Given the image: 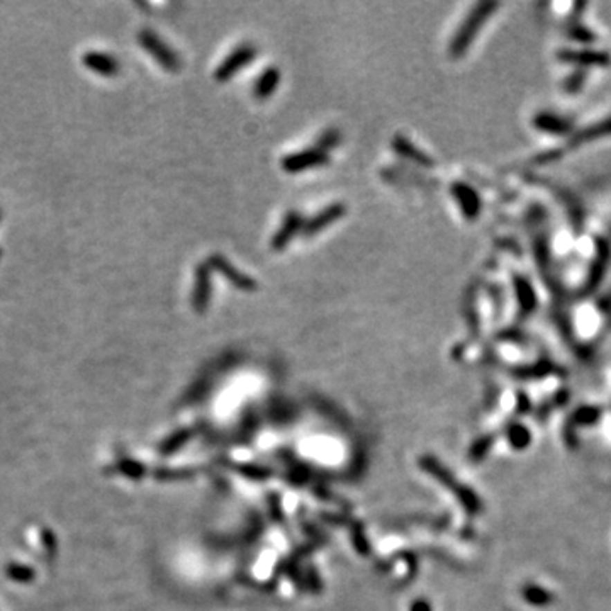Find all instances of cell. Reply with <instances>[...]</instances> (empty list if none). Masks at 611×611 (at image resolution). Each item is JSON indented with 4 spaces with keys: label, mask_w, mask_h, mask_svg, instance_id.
<instances>
[{
    "label": "cell",
    "mask_w": 611,
    "mask_h": 611,
    "mask_svg": "<svg viewBox=\"0 0 611 611\" xmlns=\"http://www.w3.org/2000/svg\"><path fill=\"white\" fill-rule=\"evenodd\" d=\"M523 599L527 603H530L531 606H547L554 601V596L549 590L545 587L537 586V584H527L522 591Z\"/></svg>",
    "instance_id": "6da1fadb"
},
{
    "label": "cell",
    "mask_w": 611,
    "mask_h": 611,
    "mask_svg": "<svg viewBox=\"0 0 611 611\" xmlns=\"http://www.w3.org/2000/svg\"><path fill=\"white\" fill-rule=\"evenodd\" d=\"M506 437H508V441L515 450H525L531 444L530 430H528L527 426L520 425V423H513V425H509L508 432H506Z\"/></svg>",
    "instance_id": "7a4b0ae2"
},
{
    "label": "cell",
    "mask_w": 611,
    "mask_h": 611,
    "mask_svg": "<svg viewBox=\"0 0 611 611\" xmlns=\"http://www.w3.org/2000/svg\"><path fill=\"white\" fill-rule=\"evenodd\" d=\"M601 411L598 408L593 406H581L579 410H576L572 413L571 419H569V425L571 426H591L594 423H598Z\"/></svg>",
    "instance_id": "3957f363"
},
{
    "label": "cell",
    "mask_w": 611,
    "mask_h": 611,
    "mask_svg": "<svg viewBox=\"0 0 611 611\" xmlns=\"http://www.w3.org/2000/svg\"><path fill=\"white\" fill-rule=\"evenodd\" d=\"M493 441H494V437H484V438H481V440L475 441L474 447H472V452H471L472 460H481L482 457L489 452V448L493 447Z\"/></svg>",
    "instance_id": "277c9868"
},
{
    "label": "cell",
    "mask_w": 611,
    "mask_h": 611,
    "mask_svg": "<svg viewBox=\"0 0 611 611\" xmlns=\"http://www.w3.org/2000/svg\"><path fill=\"white\" fill-rule=\"evenodd\" d=\"M413 611H430V606L425 601H418L413 606Z\"/></svg>",
    "instance_id": "5b68a950"
}]
</instances>
